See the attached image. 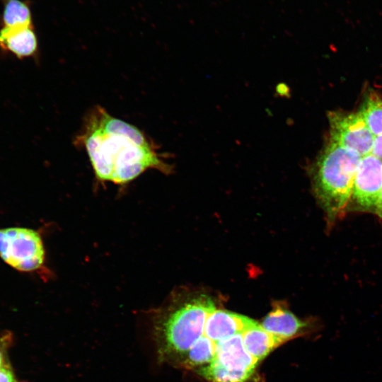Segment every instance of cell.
Returning <instances> with one entry per match:
<instances>
[{
    "mask_svg": "<svg viewBox=\"0 0 382 382\" xmlns=\"http://www.w3.org/2000/svg\"><path fill=\"white\" fill-rule=\"evenodd\" d=\"M246 351L259 361L281 345L271 334L266 332L258 323L243 332Z\"/></svg>",
    "mask_w": 382,
    "mask_h": 382,
    "instance_id": "obj_11",
    "label": "cell"
},
{
    "mask_svg": "<svg viewBox=\"0 0 382 382\" xmlns=\"http://www.w3.org/2000/svg\"><path fill=\"white\" fill-rule=\"evenodd\" d=\"M361 157L357 152L330 140L313 167L315 196L329 223L340 218L349 204Z\"/></svg>",
    "mask_w": 382,
    "mask_h": 382,
    "instance_id": "obj_3",
    "label": "cell"
},
{
    "mask_svg": "<svg viewBox=\"0 0 382 382\" xmlns=\"http://www.w3.org/2000/svg\"><path fill=\"white\" fill-rule=\"evenodd\" d=\"M243 332L219 341L214 359L197 373L211 382H246L259 362L245 349Z\"/></svg>",
    "mask_w": 382,
    "mask_h": 382,
    "instance_id": "obj_4",
    "label": "cell"
},
{
    "mask_svg": "<svg viewBox=\"0 0 382 382\" xmlns=\"http://www.w3.org/2000/svg\"><path fill=\"white\" fill-rule=\"evenodd\" d=\"M75 144L86 150L100 182L124 185L149 168L172 171L143 132L99 105L88 112Z\"/></svg>",
    "mask_w": 382,
    "mask_h": 382,
    "instance_id": "obj_1",
    "label": "cell"
},
{
    "mask_svg": "<svg viewBox=\"0 0 382 382\" xmlns=\"http://www.w3.org/2000/svg\"><path fill=\"white\" fill-rule=\"evenodd\" d=\"M330 140L361 156L371 154L375 136L359 112H328Z\"/></svg>",
    "mask_w": 382,
    "mask_h": 382,
    "instance_id": "obj_7",
    "label": "cell"
},
{
    "mask_svg": "<svg viewBox=\"0 0 382 382\" xmlns=\"http://www.w3.org/2000/svg\"><path fill=\"white\" fill-rule=\"evenodd\" d=\"M0 257L13 269L45 276V251L41 234L32 228H0Z\"/></svg>",
    "mask_w": 382,
    "mask_h": 382,
    "instance_id": "obj_5",
    "label": "cell"
},
{
    "mask_svg": "<svg viewBox=\"0 0 382 382\" xmlns=\"http://www.w3.org/2000/svg\"><path fill=\"white\" fill-rule=\"evenodd\" d=\"M375 212H376V214H377V216L379 217V219H381V221L382 222V191H381V193L380 195V197H379V199H378V203H377V205H376Z\"/></svg>",
    "mask_w": 382,
    "mask_h": 382,
    "instance_id": "obj_17",
    "label": "cell"
},
{
    "mask_svg": "<svg viewBox=\"0 0 382 382\" xmlns=\"http://www.w3.org/2000/svg\"><path fill=\"white\" fill-rule=\"evenodd\" d=\"M14 342L13 333L5 331L0 334V368L9 362L8 352Z\"/></svg>",
    "mask_w": 382,
    "mask_h": 382,
    "instance_id": "obj_14",
    "label": "cell"
},
{
    "mask_svg": "<svg viewBox=\"0 0 382 382\" xmlns=\"http://www.w3.org/2000/svg\"><path fill=\"white\" fill-rule=\"evenodd\" d=\"M215 308L205 294L181 291L155 310L151 330L158 360L178 366L203 335L207 316Z\"/></svg>",
    "mask_w": 382,
    "mask_h": 382,
    "instance_id": "obj_2",
    "label": "cell"
},
{
    "mask_svg": "<svg viewBox=\"0 0 382 382\" xmlns=\"http://www.w3.org/2000/svg\"><path fill=\"white\" fill-rule=\"evenodd\" d=\"M371 154L382 160V134L375 136Z\"/></svg>",
    "mask_w": 382,
    "mask_h": 382,
    "instance_id": "obj_16",
    "label": "cell"
},
{
    "mask_svg": "<svg viewBox=\"0 0 382 382\" xmlns=\"http://www.w3.org/2000/svg\"><path fill=\"white\" fill-rule=\"evenodd\" d=\"M2 2L3 28L32 26V13L28 3L22 0H2Z\"/></svg>",
    "mask_w": 382,
    "mask_h": 382,
    "instance_id": "obj_12",
    "label": "cell"
},
{
    "mask_svg": "<svg viewBox=\"0 0 382 382\" xmlns=\"http://www.w3.org/2000/svg\"><path fill=\"white\" fill-rule=\"evenodd\" d=\"M262 328L274 337L280 343L294 337L309 333L315 325L297 318L288 308L275 304L260 324Z\"/></svg>",
    "mask_w": 382,
    "mask_h": 382,
    "instance_id": "obj_8",
    "label": "cell"
},
{
    "mask_svg": "<svg viewBox=\"0 0 382 382\" xmlns=\"http://www.w3.org/2000/svg\"><path fill=\"white\" fill-rule=\"evenodd\" d=\"M0 47L21 59L33 56L37 50V39L33 26L2 28Z\"/></svg>",
    "mask_w": 382,
    "mask_h": 382,
    "instance_id": "obj_10",
    "label": "cell"
},
{
    "mask_svg": "<svg viewBox=\"0 0 382 382\" xmlns=\"http://www.w3.org/2000/svg\"><path fill=\"white\" fill-rule=\"evenodd\" d=\"M257 323L247 316L215 308L207 316L203 335L216 345L222 340L243 332Z\"/></svg>",
    "mask_w": 382,
    "mask_h": 382,
    "instance_id": "obj_9",
    "label": "cell"
},
{
    "mask_svg": "<svg viewBox=\"0 0 382 382\" xmlns=\"http://www.w3.org/2000/svg\"><path fill=\"white\" fill-rule=\"evenodd\" d=\"M374 136L382 134V99L370 96L359 112Z\"/></svg>",
    "mask_w": 382,
    "mask_h": 382,
    "instance_id": "obj_13",
    "label": "cell"
},
{
    "mask_svg": "<svg viewBox=\"0 0 382 382\" xmlns=\"http://www.w3.org/2000/svg\"><path fill=\"white\" fill-rule=\"evenodd\" d=\"M382 191V160L371 154L361 157L349 204L352 210L375 212Z\"/></svg>",
    "mask_w": 382,
    "mask_h": 382,
    "instance_id": "obj_6",
    "label": "cell"
},
{
    "mask_svg": "<svg viewBox=\"0 0 382 382\" xmlns=\"http://www.w3.org/2000/svg\"><path fill=\"white\" fill-rule=\"evenodd\" d=\"M277 90L279 94H285L287 93L288 88L286 87V85L281 83L279 85Z\"/></svg>",
    "mask_w": 382,
    "mask_h": 382,
    "instance_id": "obj_18",
    "label": "cell"
},
{
    "mask_svg": "<svg viewBox=\"0 0 382 382\" xmlns=\"http://www.w3.org/2000/svg\"><path fill=\"white\" fill-rule=\"evenodd\" d=\"M0 382H21L17 377L10 362L0 368Z\"/></svg>",
    "mask_w": 382,
    "mask_h": 382,
    "instance_id": "obj_15",
    "label": "cell"
}]
</instances>
